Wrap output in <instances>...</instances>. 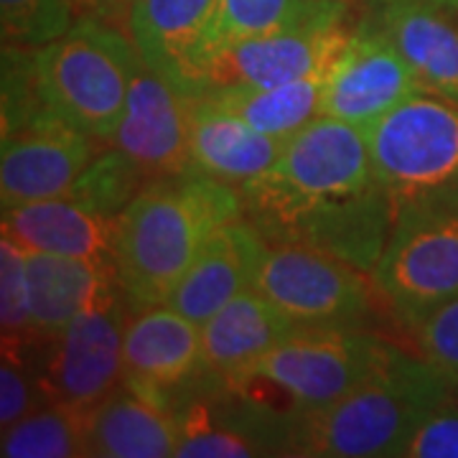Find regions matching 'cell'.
Returning <instances> with one entry per match:
<instances>
[{"label": "cell", "instance_id": "21", "mask_svg": "<svg viewBox=\"0 0 458 458\" xmlns=\"http://www.w3.org/2000/svg\"><path fill=\"white\" fill-rule=\"evenodd\" d=\"M87 456L168 458L179 448V423L128 385L84 412Z\"/></svg>", "mask_w": 458, "mask_h": 458}, {"label": "cell", "instance_id": "17", "mask_svg": "<svg viewBox=\"0 0 458 458\" xmlns=\"http://www.w3.org/2000/svg\"><path fill=\"white\" fill-rule=\"evenodd\" d=\"M3 234L26 252L114 267V219L92 212L66 194L3 209Z\"/></svg>", "mask_w": 458, "mask_h": 458}, {"label": "cell", "instance_id": "1", "mask_svg": "<svg viewBox=\"0 0 458 458\" xmlns=\"http://www.w3.org/2000/svg\"><path fill=\"white\" fill-rule=\"evenodd\" d=\"M242 219L265 242L301 245L372 273L394 209L377 179L364 128L318 114L285 138L276 165L237 189Z\"/></svg>", "mask_w": 458, "mask_h": 458}, {"label": "cell", "instance_id": "3", "mask_svg": "<svg viewBox=\"0 0 458 458\" xmlns=\"http://www.w3.org/2000/svg\"><path fill=\"white\" fill-rule=\"evenodd\" d=\"M456 382L390 344L382 364L331 408L301 415L293 456H400L415 428L451 400Z\"/></svg>", "mask_w": 458, "mask_h": 458}, {"label": "cell", "instance_id": "26", "mask_svg": "<svg viewBox=\"0 0 458 458\" xmlns=\"http://www.w3.org/2000/svg\"><path fill=\"white\" fill-rule=\"evenodd\" d=\"M0 327L3 357L26 361L33 367V357L41 344L33 342L26 250H21L5 234L0 240Z\"/></svg>", "mask_w": 458, "mask_h": 458}, {"label": "cell", "instance_id": "10", "mask_svg": "<svg viewBox=\"0 0 458 458\" xmlns=\"http://www.w3.org/2000/svg\"><path fill=\"white\" fill-rule=\"evenodd\" d=\"M123 369L128 387L174 418L214 379L204 361L201 327L165 303L131 313Z\"/></svg>", "mask_w": 458, "mask_h": 458}, {"label": "cell", "instance_id": "4", "mask_svg": "<svg viewBox=\"0 0 458 458\" xmlns=\"http://www.w3.org/2000/svg\"><path fill=\"white\" fill-rule=\"evenodd\" d=\"M394 219L458 207V105L415 92L364 128Z\"/></svg>", "mask_w": 458, "mask_h": 458}, {"label": "cell", "instance_id": "19", "mask_svg": "<svg viewBox=\"0 0 458 458\" xmlns=\"http://www.w3.org/2000/svg\"><path fill=\"white\" fill-rule=\"evenodd\" d=\"M448 16L426 0H379L377 21L420 89L458 105V29Z\"/></svg>", "mask_w": 458, "mask_h": 458}, {"label": "cell", "instance_id": "33", "mask_svg": "<svg viewBox=\"0 0 458 458\" xmlns=\"http://www.w3.org/2000/svg\"><path fill=\"white\" fill-rule=\"evenodd\" d=\"M430 5H436V8H441L445 13H458V0H426Z\"/></svg>", "mask_w": 458, "mask_h": 458}, {"label": "cell", "instance_id": "12", "mask_svg": "<svg viewBox=\"0 0 458 458\" xmlns=\"http://www.w3.org/2000/svg\"><path fill=\"white\" fill-rule=\"evenodd\" d=\"M102 146L49 110L36 113L16 131L3 132V209L66 194Z\"/></svg>", "mask_w": 458, "mask_h": 458}, {"label": "cell", "instance_id": "29", "mask_svg": "<svg viewBox=\"0 0 458 458\" xmlns=\"http://www.w3.org/2000/svg\"><path fill=\"white\" fill-rule=\"evenodd\" d=\"M49 403L51 397L36 367L3 357L0 364V428L3 430Z\"/></svg>", "mask_w": 458, "mask_h": 458}, {"label": "cell", "instance_id": "13", "mask_svg": "<svg viewBox=\"0 0 458 458\" xmlns=\"http://www.w3.org/2000/svg\"><path fill=\"white\" fill-rule=\"evenodd\" d=\"M197 98L176 89L143 62L132 77L120 123L105 146L131 156L148 179L191 171V120Z\"/></svg>", "mask_w": 458, "mask_h": 458}, {"label": "cell", "instance_id": "25", "mask_svg": "<svg viewBox=\"0 0 458 458\" xmlns=\"http://www.w3.org/2000/svg\"><path fill=\"white\" fill-rule=\"evenodd\" d=\"M3 458H80L87 456L82 412L49 403L3 430Z\"/></svg>", "mask_w": 458, "mask_h": 458}, {"label": "cell", "instance_id": "11", "mask_svg": "<svg viewBox=\"0 0 458 458\" xmlns=\"http://www.w3.org/2000/svg\"><path fill=\"white\" fill-rule=\"evenodd\" d=\"M352 33L346 29V18H324L234 41L207 59L201 95L229 87H278L328 74Z\"/></svg>", "mask_w": 458, "mask_h": 458}, {"label": "cell", "instance_id": "6", "mask_svg": "<svg viewBox=\"0 0 458 458\" xmlns=\"http://www.w3.org/2000/svg\"><path fill=\"white\" fill-rule=\"evenodd\" d=\"M131 311L117 276H110L62 336L38 346L33 367L51 403L84 415L125 385L123 349Z\"/></svg>", "mask_w": 458, "mask_h": 458}, {"label": "cell", "instance_id": "5", "mask_svg": "<svg viewBox=\"0 0 458 458\" xmlns=\"http://www.w3.org/2000/svg\"><path fill=\"white\" fill-rule=\"evenodd\" d=\"M140 64L132 36L102 21H77L33 54L41 107L107 143Z\"/></svg>", "mask_w": 458, "mask_h": 458}, {"label": "cell", "instance_id": "32", "mask_svg": "<svg viewBox=\"0 0 458 458\" xmlns=\"http://www.w3.org/2000/svg\"><path fill=\"white\" fill-rule=\"evenodd\" d=\"M77 21H102L131 33V16L138 0H69Z\"/></svg>", "mask_w": 458, "mask_h": 458}, {"label": "cell", "instance_id": "20", "mask_svg": "<svg viewBox=\"0 0 458 458\" xmlns=\"http://www.w3.org/2000/svg\"><path fill=\"white\" fill-rule=\"evenodd\" d=\"M283 138H273L247 125L242 117L197 98L191 120V171L227 186L267 174L283 150Z\"/></svg>", "mask_w": 458, "mask_h": 458}, {"label": "cell", "instance_id": "28", "mask_svg": "<svg viewBox=\"0 0 458 458\" xmlns=\"http://www.w3.org/2000/svg\"><path fill=\"white\" fill-rule=\"evenodd\" d=\"M77 23L69 0H0L3 44L38 49Z\"/></svg>", "mask_w": 458, "mask_h": 458}, {"label": "cell", "instance_id": "9", "mask_svg": "<svg viewBox=\"0 0 458 458\" xmlns=\"http://www.w3.org/2000/svg\"><path fill=\"white\" fill-rule=\"evenodd\" d=\"M252 288L295 327L360 328L372 311L364 270L311 247L267 242Z\"/></svg>", "mask_w": 458, "mask_h": 458}, {"label": "cell", "instance_id": "22", "mask_svg": "<svg viewBox=\"0 0 458 458\" xmlns=\"http://www.w3.org/2000/svg\"><path fill=\"white\" fill-rule=\"evenodd\" d=\"M26 273L36 344H49L62 336L87 309L99 285L110 276H117L114 267L44 252H26Z\"/></svg>", "mask_w": 458, "mask_h": 458}, {"label": "cell", "instance_id": "23", "mask_svg": "<svg viewBox=\"0 0 458 458\" xmlns=\"http://www.w3.org/2000/svg\"><path fill=\"white\" fill-rule=\"evenodd\" d=\"M327 74L278 87H229L199 95L227 113L242 117L255 131L273 138H291L321 114Z\"/></svg>", "mask_w": 458, "mask_h": 458}, {"label": "cell", "instance_id": "31", "mask_svg": "<svg viewBox=\"0 0 458 458\" xmlns=\"http://www.w3.org/2000/svg\"><path fill=\"white\" fill-rule=\"evenodd\" d=\"M400 458H458V405L451 400L430 412L405 443Z\"/></svg>", "mask_w": 458, "mask_h": 458}, {"label": "cell", "instance_id": "18", "mask_svg": "<svg viewBox=\"0 0 458 458\" xmlns=\"http://www.w3.org/2000/svg\"><path fill=\"white\" fill-rule=\"evenodd\" d=\"M295 324L267 298L250 288L201 324L207 369L229 387L247 385L260 360Z\"/></svg>", "mask_w": 458, "mask_h": 458}, {"label": "cell", "instance_id": "8", "mask_svg": "<svg viewBox=\"0 0 458 458\" xmlns=\"http://www.w3.org/2000/svg\"><path fill=\"white\" fill-rule=\"evenodd\" d=\"M372 280L408 328L454 301L458 295V207L397 216Z\"/></svg>", "mask_w": 458, "mask_h": 458}, {"label": "cell", "instance_id": "27", "mask_svg": "<svg viewBox=\"0 0 458 458\" xmlns=\"http://www.w3.org/2000/svg\"><path fill=\"white\" fill-rule=\"evenodd\" d=\"M146 183H150V179L132 164L131 156L113 146H102L82 171V176L66 191V197L114 219Z\"/></svg>", "mask_w": 458, "mask_h": 458}, {"label": "cell", "instance_id": "30", "mask_svg": "<svg viewBox=\"0 0 458 458\" xmlns=\"http://www.w3.org/2000/svg\"><path fill=\"white\" fill-rule=\"evenodd\" d=\"M418 354L458 385V295L412 328Z\"/></svg>", "mask_w": 458, "mask_h": 458}, {"label": "cell", "instance_id": "15", "mask_svg": "<svg viewBox=\"0 0 458 458\" xmlns=\"http://www.w3.org/2000/svg\"><path fill=\"white\" fill-rule=\"evenodd\" d=\"M219 0H138L131 36L143 62L176 89L199 98L201 51Z\"/></svg>", "mask_w": 458, "mask_h": 458}, {"label": "cell", "instance_id": "2", "mask_svg": "<svg viewBox=\"0 0 458 458\" xmlns=\"http://www.w3.org/2000/svg\"><path fill=\"white\" fill-rule=\"evenodd\" d=\"M242 219L234 186L197 171L156 179L114 216V273L132 311L161 306L219 227Z\"/></svg>", "mask_w": 458, "mask_h": 458}, {"label": "cell", "instance_id": "7", "mask_svg": "<svg viewBox=\"0 0 458 458\" xmlns=\"http://www.w3.org/2000/svg\"><path fill=\"white\" fill-rule=\"evenodd\" d=\"M390 344L361 328L295 327L273 346L250 382H265L303 415L339 403L360 387L387 354Z\"/></svg>", "mask_w": 458, "mask_h": 458}, {"label": "cell", "instance_id": "24", "mask_svg": "<svg viewBox=\"0 0 458 458\" xmlns=\"http://www.w3.org/2000/svg\"><path fill=\"white\" fill-rule=\"evenodd\" d=\"M324 18H346V3L344 0H219L212 26L204 38L201 72L214 51L225 49L234 41L285 31Z\"/></svg>", "mask_w": 458, "mask_h": 458}, {"label": "cell", "instance_id": "16", "mask_svg": "<svg viewBox=\"0 0 458 458\" xmlns=\"http://www.w3.org/2000/svg\"><path fill=\"white\" fill-rule=\"evenodd\" d=\"M265 247L267 242L245 219L219 227L168 295L165 306L176 309L199 327L207 324L232 298L255 285Z\"/></svg>", "mask_w": 458, "mask_h": 458}, {"label": "cell", "instance_id": "14", "mask_svg": "<svg viewBox=\"0 0 458 458\" xmlns=\"http://www.w3.org/2000/svg\"><path fill=\"white\" fill-rule=\"evenodd\" d=\"M415 92L420 84L375 18L352 33L328 69L321 114L367 128Z\"/></svg>", "mask_w": 458, "mask_h": 458}]
</instances>
